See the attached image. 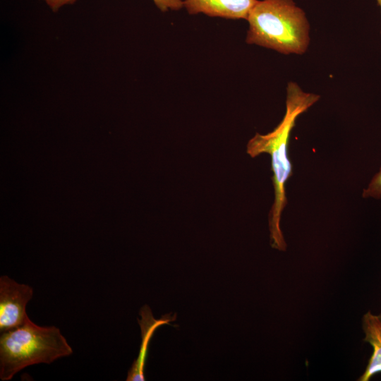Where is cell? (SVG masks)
I'll use <instances>...</instances> for the list:
<instances>
[{
    "mask_svg": "<svg viewBox=\"0 0 381 381\" xmlns=\"http://www.w3.org/2000/svg\"><path fill=\"white\" fill-rule=\"evenodd\" d=\"M320 96L303 92L294 82L286 88V112L282 121L269 133H256L247 144L246 152L251 157L262 153L271 156L274 200L268 217L270 245L284 251L286 243L280 228L283 210L287 205L285 185L292 175V165L288 157V144L297 117L306 111Z\"/></svg>",
    "mask_w": 381,
    "mask_h": 381,
    "instance_id": "6da1fadb",
    "label": "cell"
},
{
    "mask_svg": "<svg viewBox=\"0 0 381 381\" xmlns=\"http://www.w3.org/2000/svg\"><path fill=\"white\" fill-rule=\"evenodd\" d=\"M246 42L284 54H303L308 49L309 24L292 0L258 1L247 19Z\"/></svg>",
    "mask_w": 381,
    "mask_h": 381,
    "instance_id": "7a4b0ae2",
    "label": "cell"
},
{
    "mask_svg": "<svg viewBox=\"0 0 381 381\" xmlns=\"http://www.w3.org/2000/svg\"><path fill=\"white\" fill-rule=\"evenodd\" d=\"M72 353L58 327L40 326L28 318L22 325L1 332L0 379L11 380L25 368L49 364Z\"/></svg>",
    "mask_w": 381,
    "mask_h": 381,
    "instance_id": "3957f363",
    "label": "cell"
},
{
    "mask_svg": "<svg viewBox=\"0 0 381 381\" xmlns=\"http://www.w3.org/2000/svg\"><path fill=\"white\" fill-rule=\"evenodd\" d=\"M33 296L32 288L8 276L0 277V332L22 325L28 318L26 306Z\"/></svg>",
    "mask_w": 381,
    "mask_h": 381,
    "instance_id": "277c9868",
    "label": "cell"
},
{
    "mask_svg": "<svg viewBox=\"0 0 381 381\" xmlns=\"http://www.w3.org/2000/svg\"><path fill=\"white\" fill-rule=\"evenodd\" d=\"M258 0H184L183 6L190 15L204 13L211 17L246 19Z\"/></svg>",
    "mask_w": 381,
    "mask_h": 381,
    "instance_id": "5b68a950",
    "label": "cell"
},
{
    "mask_svg": "<svg viewBox=\"0 0 381 381\" xmlns=\"http://www.w3.org/2000/svg\"><path fill=\"white\" fill-rule=\"evenodd\" d=\"M141 319H138L141 329L142 342L138 356L133 363L131 368L128 372L127 381H143L145 380L144 368L148 345L155 331L161 325L169 324L170 322L176 319V313L164 315L160 319H155L151 309L147 305H144L140 310Z\"/></svg>",
    "mask_w": 381,
    "mask_h": 381,
    "instance_id": "8992f818",
    "label": "cell"
},
{
    "mask_svg": "<svg viewBox=\"0 0 381 381\" xmlns=\"http://www.w3.org/2000/svg\"><path fill=\"white\" fill-rule=\"evenodd\" d=\"M364 341L373 348L368 365L358 380L368 381L375 374L381 373V314L368 311L362 318Z\"/></svg>",
    "mask_w": 381,
    "mask_h": 381,
    "instance_id": "52a82bcc",
    "label": "cell"
},
{
    "mask_svg": "<svg viewBox=\"0 0 381 381\" xmlns=\"http://www.w3.org/2000/svg\"><path fill=\"white\" fill-rule=\"evenodd\" d=\"M362 195L365 198H381V167L379 171L371 179L368 187L363 190Z\"/></svg>",
    "mask_w": 381,
    "mask_h": 381,
    "instance_id": "ba28073f",
    "label": "cell"
},
{
    "mask_svg": "<svg viewBox=\"0 0 381 381\" xmlns=\"http://www.w3.org/2000/svg\"><path fill=\"white\" fill-rule=\"evenodd\" d=\"M156 6L162 12L168 11L169 9L176 11L183 6L182 0H153Z\"/></svg>",
    "mask_w": 381,
    "mask_h": 381,
    "instance_id": "9c48e42d",
    "label": "cell"
},
{
    "mask_svg": "<svg viewBox=\"0 0 381 381\" xmlns=\"http://www.w3.org/2000/svg\"><path fill=\"white\" fill-rule=\"evenodd\" d=\"M43 1L52 10V11L56 12L64 5L73 4L77 0H43Z\"/></svg>",
    "mask_w": 381,
    "mask_h": 381,
    "instance_id": "30bf717a",
    "label": "cell"
},
{
    "mask_svg": "<svg viewBox=\"0 0 381 381\" xmlns=\"http://www.w3.org/2000/svg\"><path fill=\"white\" fill-rule=\"evenodd\" d=\"M377 4H379V6L381 8V0H377Z\"/></svg>",
    "mask_w": 381,
    "mask_h": 381,
    "instance_id": "8fae6325",
    "label": "cell"
}]
</instances>
